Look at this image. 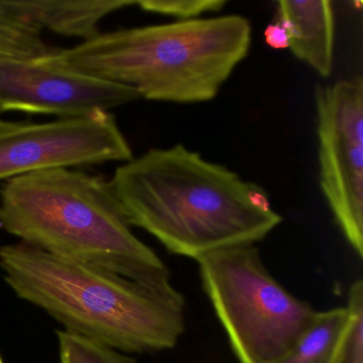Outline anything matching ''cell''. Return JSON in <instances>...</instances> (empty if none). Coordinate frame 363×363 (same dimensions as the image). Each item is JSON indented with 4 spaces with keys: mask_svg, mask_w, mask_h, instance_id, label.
Returning <instances> with one entry per match:
<instances>
[{
    "mask_svg": "<svg viewBox=\"0 0 363 363\" xmlns=\"http://www.w3.org/2000/svg\"><path fill=\"white\" fill-rule=\"evenodd\" d=\"M109 184L131 227L194 260L256 244L282 222L263 188L182 144L133 157Z\"/></svg>",
    "mask_w": 363,
    "mask_h": 363,
    "instance_id": "6da1fadb",
    "label": "cell"
},
{
    "mask_svg": "<svg viewBox=\"0 0 363 363\" xmlns=\"http://www.w3.org/2000/svg\"><path fill=\"white\" fill-rule=\"evenodd\" d=\"M0 269L23 301L76 333L125 354L164 352L186 330L182 293L148 288L114 272L24 243L0 247Z\"/></svg>",
    "mask_w": 363,
    "mask_h": 363,
    "instance_id": "7a4b0ae2",
    "label": "cell"
},
{
    "mask_svg": "<svg viewBox=\"0 0 363 363\" xmlns=\"http://www.w3.org/2000/svg\"><path fill=\"white\" fill-rule=\"evenodd\" d=\"M250 44V21L230 14L99 33L41 61L129 86L142 99L197 104L218 96Z\"/></svg>",
    "mask_w": 363,
    "mask_h": 363,
    "instance_id": "3957f363",
    "label": "cell"
},
{
    "mask_svg": "<svg viewBox=\"0 0 363 363\" xmlns=\"http://www.w3.org/2000/svg\"><path fill=\"white\" fill-rule=\"evenodd\" d=\"M0 226L52 256L177 291L160 257L133 233L109 182L97 176L52 169L8 180L0 190Z\"/></svg>",
    "mask_w": 363,
    "mask_h": 363,
    "instance_id": "277c9868",
    "label": "cell"
},
{
    "mask_svg": "<svg viewBox=\"0 0 363 363\" xmlns=\"http://www.w3.org/2000/svg\"><path fill=\"white\" fill-rule=\"evenodd\" d=\"M195 261L239 363H277L318 314L267 271L255 244L214 250Z\"/></svg>",
    "mask_w": 363,
    "mask_h": 363,
    "instance_id": "5b68a950",
    "label": "cell"
},
{
    "mask_svg": "<svg viewBox=\"0 0 363 363\" xmlns=\"http://www.w3.org/2000/svg\"><path fill=\"white\" fill-rule=\"evenodd\" d=\"M320 184L348 244L363 257V82L315 89Z\"/></svg>",
    "mask_w": 363,
    "mask_h": 363,
    "instance_id": "8992f818",
    "label": "cell"
},
{
    "mask_svg": "<svg viewBox=\"0 0 363 363\" xmlns=\"http://www.w3.org/2000/svg\"><path fill=\"white\" fill-rule=\"evenodd\" d=\"M133 158L128 141L109 112L45 123H0V180Z\"/></svg>",
    "mask_w": 363,
    "mask_h": 363,
    "instance_id": "52a82bcc",
    "label": "cell"
},
{
    "mask_svg": "<svg viewBox=\"0 0 363 363\" xmlns=\"http://www.w3.org/2000/svg\"><path fill=\"white\" fill-rule=\"evenodd\" d=\"M129 86L93 79L41 60L0 54V108L5 112L77 118L141 99Z\"/></svg>",
    "mask_w": 363,
    "mask_h": 363,
    "instance_id": "ba28073f",
    "label": "cell"
},
{
    "mask_svg": "<svg viewBox=\"0 0 363 363\" xmlns=\"http://www.w3.org/2000/svg\"><path fill=\"white\" fill-rule=\"evenodd\" d=\"M18 22L63 37L82 41L99 35L101 21L118 10L137 5V0H3Z\"/></svg>",
    "mask_w": 363,
    "mask_h": 363,
    "instance_id": "9c48e42d",
    "label": "cell"
},
{
    "mask_svg": "<svg viewBox=\"0 0 363 363\" xmlns=\"http://www.w3.org/2000/svg\"><path fill=\"white\" fill-rule=\"evenodd\" d=\"M278 18L289 35L292 54L318 75H331L335 46L333 3L327 0H281Z\"/></svg>",
    "mask_w": 363,
    "mask_h": 363,
    "instance_id": "30bf717a",
    "label": "cell"
},
{
    "mask_svg": "<svg viewBox=\"0 0 363 363\" xmlns=\"http://www.w3.org/2000/svg\"><path fill=\"white\" fill-rule=\"evenodd\" d=\"M350 324L347 306L318 311L313 323L277 363H333Z\"/></svg>",
    "mask_w": 363,
    "mask_h": 363,
    "instance_id": "8fae6325",
    "label": "cell"
},
{
    "mask_svg": "<svg viewBox=\"0 0 363 363\" xmlns=\"http://www.w3.org/2000/svg\"><path fill=\"white\" fill-rule=\"evenodd\" d=\"M60 50L61 48L48 44L37 29L14 20L0 0V54L42 60L55 56Z\"/></svg>",
    "mask_w": 363,
    "mask_h": 363,
    "instance_id": "7c38bea8",
    "label": "cell"
},
{
    "mask_svg": "<svg viewBox=\"0 0 363 363\" xmlns=\"http://www.w3.org/2000/svg\"><path fill=\"white\" fill-rule=\"evenodd\" d=\"M57 339L60 363H137L125 352L63 329Z\"/></svg>",
    "mask_w": 363,
    "mask_h": 363,
    "instance_id": "4fadbf2b",
    "label": "cell"
},
{
    "mask_svg": "<svg viewBox=\"0 0 363 363\" xmlns=\"http://www.w3.org/2000/svg\"><path fill=\"white\" fill-rule=\"evenodd\" d=\"M350 324L333 363H363V282L350 284L347 303Z\"/></svg>",
    "mask_w": 363,
    "mask_h": 363,
    "instance_id": "5bb4252c",
    "label": "cell"
},
{
    "mask_svg": "<svg viewBox=\"0 0 363 363\" xmlns=\"http://www.w3.org/2000/svg\"><path fill=\"white\" fill-rule=\"evenodd\" d=\"M227 1L225 0H137L143 11L163 14L177 18L178 22L196 20L206 13L220 12Z\"/></svg>",
    "mask_w": 363,
    "mask_h": 363,
    "instance_id": "9a60e30c",
    "label": "cell"
},
{
    "mask_svg": "<svg viewBox=\"0 0 363 363\" xmlns=\"http://www.w3.org/2000/svg\"><path fill=\"white\" fill-rule=\"evenodd\" d=\"M265 43L273 50H286L289 48V35L286 28L276 21L269 24L264 30Z\"/></svg>",
    "mask_w": 363,
    "mask_h": 363,
    "instance_id": "2e32d148",
    "label": "cell"
},
{
    "mask_svg": "<svg viewBox=\"0 0 363 363\" xmlns=\"http://www.w3.org/2000/svg\"><path fill=\"white\" fill-rule=\"evenodd\" d=\"M5 113H6V112L4 111V110L1 109V108H0V123L4 122L3 118H4V114H5Z\"/></svg>",
    "mask_w": 363,
    "mask_h": 363,
    "instance_id": "e0dca14e",
    "label": "cell"
},
{
    "mask_svg": "<svg viewBox=\"0 0 363 363\" xmlns=\"http://www.w3.org/2000/svg\"><path fill=\"white\" fill-rule=\"evenodd\" d=\"M0 363H5V361H4L3 356H1V354H0Z\"/></svg>",
    "mask_w": 363,
    "mask_h": 363,
    "instance_id": "ac0fdd59",
    "label": "cell"
}]
</instances>
